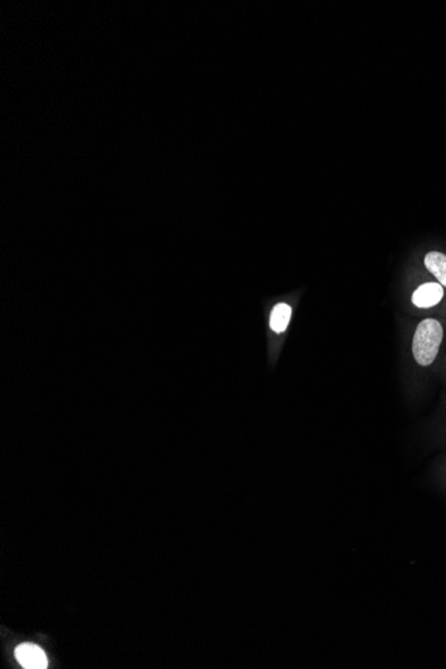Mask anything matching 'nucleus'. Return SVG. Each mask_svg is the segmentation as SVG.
<instances>
[{
  "instance_id": "nucleus-1",
  "label": "nucleus",
  "mask_w": 446,
  "mask_h": 669,
  "mask_svg": "<svg viewBox=\"0 0 446 669\" xmlns=\"http://www.w3.org/2000/svg\"><path fill=\"white\" fill-rule=\"evenodd\" d=\"M444 330L441 323L433 318L423 320L417 326L413 337V356L418 365L429 366L433 363L442 342Z\"/></svg>"
},
{
  "instance_id": "nucleus-2",
  "label": "nucleus",
  "mask_w": 446,
  "mask_h": 669,
  "mask_svg": "<svg viewBox=\"0 0 446 669\" xmlns=\"http://www.w3.org/2000/svg\"><path fill=\"white\" fill-rule=\"evenodd\" d=\"M15 655L22 667L30 669H45L49 661L45 651L35 644H22L15 651Z\"/></svg>"
},
{
  "instance_id": "nucleus-3",
  "label": "nucleus",
  "mask_w": 446,
  "mask_h": 669,
  "mask_svg": "<svg viewBox=\"0 0 446 669\" xmlns=\"http://www.w3.org/2000/svg\"><path fill=\"white\" fill-rule=\"evenodd\" d=\"M442 297H444V287H442V285L430 282V284H423L413 293L411 302L417 308L428 309V308H432V306H435L437 303H440V301L442 299Z\"/></svg>"
},
{
  "instance_id": "nucleus-4",
  "label": "nucleus",
  "mask_w": 446,
  "mask_h": 669,
  "mask_svg": "<svg viewBox=\"0 0 446 669\" xmlns=\"http://www.w3.org/2000/svg\"><path fill=\"white\" fill-rule=\"evenodd\" d=\"M425 266L432 274L438 279V282L446 286V255L440 251H430L426 254Z\"/></svg>"
},
{
  "instance_id": "nucleus-5",
  "label": "nucleus",
  "mask_w": 446,
  "mask_h": 669,
  "mask_svg": "<svg viewBox=\"0 0 446 669\" xmlns=\"http://www.w3.org/2000/svg\"><path fill=\"white\" fill-rule=\"evenodd\" d=\"M290 317H291V308L286 303H278L274 306L270 315V327L276 333H283L288 329Z\"/></svg>"
}]
</instances>
